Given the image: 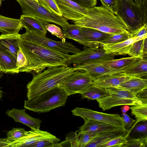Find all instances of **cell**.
Masks as SVG:
<instances>
[{
	"mask_svg": "<svg viewBox=\"0 0 147 147\" xmlns=\"http://www.w3.org/2000/svg\"><path fill=\"white\" fill-rule=\"evenodd\" d=\"M16 59L0 47V67L5 73L19 72L16 65Z\"/></svg>",
	"mask_w": 147,
	"mask_h": 147,
	"instance_id": "484cf974",
	"label": "cell"
},
{
	"mask_svg": "<svg viewBox=\"0 0 147 147\" xmlns=\"http://www.w3.org/2000/svg\"><path fill=\"white\" fill-rule=\"evenodd\" d=\"M3 93V92L0 90V99H1V98L2 97L3 94H2Z\"/></svg>",
	"mask_w": 147,
	"mask_h": 147,
	"instance_id": "f5cc1de1",
	"label": "cell"
},
{
	"mask_svg": "<svg viewBox=\"0 0 147 147\" xmlns=\"http://www.w3.org/2000/svg\"><path fill=\"white\" fill-rule=\"evenodd\" d=\"M117 88L127 90L134 94L147 88V80L140 78L133 77L121 84Z\"/></svg>",
	"mask_w": 147,
	"mask_h": 147,
	"instance_id": "cb8c5ba5",
	"label": "cell"
},
{
	"mask_svg": "<svg viewBox=\"0 0 147 147\" xmlns=\"http://www.w3.org/2000/svg\"><path fill=\"white\" fill-rule=\"evenodd\" d=\"M147 38L144 39L142 53V57L145 58L147 57Z\"/></svg>",
	"mask_w": 147,
	"mask_h": 147,
	"instance_id": "c3c4849f",
	"label": "cell"
},
{
	"mask_svg": "<svg viewBox=\"0 0 147 147\" xmlns=\"http://www.w3.org/2000/svg\"><path fill=\"white\" fill-rule=\"evenodd\" d=\"M76 71L74 67L61 66L49 67L37 74L27 85L28 100L59 86L63 81Z\"/></svg>",
	"mask_w": 147,
	"mask_h": 147,
	"instance_id": "3957f363",
	"label": "cell"
},
{
	"mask_svg": "<svg viewBox=\"0 0 147 147\" xmlns=\"http://www.w3.org/2000/svg\"><path fill=\"white\" fill-rule=\"evenodd\" d=\"M121 117L125 129L129 131L135 125L136 120L132 119L126 113H122Z\"/></svg>",
	"mask_w": 147,
	"mask_h": 147,
	"instance_id": "7bdbcfd3",
	"label": "cell"
},
{
	"mask_svg": "<svg viewBox=\"0 0 147 147\" xmlns=\"http://www.w3.org/2000/svg\"><path fill=\"white\" fill-rule=\"evenodd\" d=\"M20 48L26 57L28 65L24 72L33 76L46 68L67 66L68 55L56 51L37 44L20 35Z\"/></svg>",
	"mask_w": 147,
	"mask_h": 147,
	"instance_id": "6da1fadb",
	"label": "cell"
},
{
	"mask_svg": "<svg viewBox=\"0 0 147 147\" xmlns=\"http://www.w3.org/2000/svg\"><path fill=\"white\" fill-rule=\"evenodd\" d=\"M26 132L23 128H13L7 132L6 138L11 142L23 137Z\"/></svg>",
	"mask_w": 147,
	"mask_h": 147,
	"instance_id": "8d00e7d4",
	"label": "cell"
},
{
	"mask_svg": "<svg viewBox=\"0 0 147 147\" xmlns=\"http://www.w3.org/2000/svg\"><path fill=\"white\" fill-rule=\"evenodd\" d=\"M28 65L27 59L20 48L17 54L16 65L19 72H24Z\"/></svg>",
	"mask_w": 147,
	"mask_h": 147,
	"instance_id": "74e56055",
	"label": "cell"
},
{
	"mask_svg": "<svg viewBox=\"0 0 147 147\" xmlns=\"http://www.w3.org/2000/svg\"><path fill=\"white\" fill-rule=\"evenodd\" d=\"M20 20L22 28L46 36L47 32L46 26L49 24V22L36 17L23 14L21 16Z\"/></svg>",
	"mask_w": 147,
	"mask_h": 147,
	"instance_id": "2e32d148",
	"label": "cell"
},
{
	"mask_svg": "<svg viewBox=\"0 0 147 147\" xmlns=\"http://www.w3.org/2000/svg\"><path fill=\"white\" fill-rule=\"evenodd\" d=\"M107 92L109 94L108 95L96 100L99 107L104 111L117 106L126 105L132 106L147 101V98L136 100L127 98L116 93Z\"/></svg>",
	"mask_w": 147,
	"mask_h": 147,
	"instance_id": "8fae6325",
	"label": "cell"
},
{
	"mask_svg": "<svg viewBox=\"0 0 147 147\" xmlns=\"http://www.w3.org/2000/svg\"><path fill=\"white\" fill-rule=\"evenodd\" d=\"M78 131H71L68 133L65 138V141L70 144L71 147H78V137L77 132Z\"/></svg>",
	"mask_w": 147,
	"mask_h": 147,
	"instance_id": "ee69618b",
	"label": "cell"
},
{
	"mask_svg": "<svg viewBox=\"0 0 147 147\" xmlns=\"http://www.w3.org/2000/svg\"><path fill=\"white\" fill-rule=\"evenodd\" d=\"M102 6L116 15L118 7L119 0H100Z\"/></svg>",
	"mask_w": 147,
	"mask_h": 147,
	"instance_id": "b9f144b4",
	"label": "cell"
},
{
	"mask_svg": "<svg viewBox=\"0 0 147 147\" xmlns=\"http://www.w3.org/2000/svg\"><path fill=\"white\" fill-rule=\"evenodd\" d=\"M60 141L59 139L52 134L32 145L30 147H53L54 145Z\"/></svg>",
	"mask_w": 147,
	"mask_h": 147,
	"instance_id": "d590c367",
	"label": "cell"
},
{
	"mask_svg": "<svg viewBox=\"0 0 147 147\" xmlns=\"http://www.w3.org/2000/svg\"><path fill=\"white\" fill-rule=\"evenodd\" d=\"M1 1H4V0H0Z\"/></svg>",
	"mask_w": 147,
	"mask_h": 147,
	"instance_id": "680465c9",
	"label": "cell"
},
{
	"mask_svg": "<svg viewBox=\"0 0 147 147\" xmlns=\"http://www.w3.org/2000/svg\"><path fill=\"white\" fill-rule=\"evenodd\" d=\"M147 34L130 38L118 43L102 45L107 53H112L116 55L127 54L131 45L134 42L147 38Z\"/></svg>",
	"mask_w": 147,
	"mask_h": 147,
	"instance_id": "44dd1931",
	"label": "cell"
},
{
	"mask_svg": "<svg viewBox=\"0 0 147 147\" xmlns=\"http://www.w3.org/2000/svg\"><path fill=\"white\" fill-rule=\"evenodd\" d=\"M131 33H123L114 34L107 39L98 42L101 45L120 43L131 38Z\"/></svg>",
	"mask_w": 147,
	"mask_h": 147,
	"instance_id": "1f68e13d",
	"label": "cell"
},
{
	"mask_svg": "<svg viewBox=\"0 0 147 147\" xmlns=\"http://www.w3.org/2000/svg\"><path fill=\"white\" fill-rule=\"evenodd\" d=\"M116 55L107 53L102 46L85 47L83 51L72 55L68 54L67 65L71 64L80 65L94 62H102L114 59Z\"/></svg>",
	"mask_w": 147,
	"mask_h": 147,
	"instance_id": "8992f818",
	"label": "cell"
},
{
	"mask_svg": "<svg viewBox=\"0 0 147 147\" xmlns=\"http://www.w3.org/2000/svg\"><path fill=\"white\" fill-rule=\"evenodd\" d=\"M145 38L139 40L133 43L131 45L127 54L131 57L143 58L142 57L143 49Z\"/></svg>",
	"mask_w": 147,
	"mask_h": 147,
	"instance_id": "836d02e7",
	"label": "cell"
},
{
	"mask_svg": "<svg viewBox=\"0 0 147 147\" xmlns=\"http://www.w3.org/2000/svg\"><path fill=\"white\" fill-rule=\"evenodd\" d=\"M142 7L143 11L145 22L147 21V0H142Z\"/></svg>",
	"mask_w": 147,
	"mask_h": 147,
	"instance_id": "7dc6e473",
	"label": "cell"
},
{
	"mask_svg": "<svg viewBox=\"0 0 147 147\" xmlns=\"http://www.w3.org/2000/svg\"><path fill=\"white\" fill-rule=\"evenodd\" d=\"M62 16L67 20L79 19L87 12L86 8L70 0H55Z\"/></svg>",
	"mask_w": 147,
	"mask_h": 147,
	"instance_id": "7c38bea8",
	"label": "cell"
},
{
	"mask_svg": "<svg viewBox=\"0 0 147 147\" xmlns=\"http://www.w3.org/2000/svg\"><path fill=\"white\" fill-rule=\"evenodd\" d=\"M79 131L77 134L78 147H85L87 144L99 134L96 133L90 132L86 131Z\"/></svg>",
	"mask_w": 147,
	"mask_h": 147,
	"instance_id": "d6a6232c",
	"label": "cell"
},
{
	"mask_svg": "<svg viewBox=\"0 0 147 147\" xmlns=\"http://www.w3.org/2000/svg\"><path fill=\"white\" fill-rule=\"evenodd\" d=\"M22 28L20 19L9 18L0 15V32L3 34L18 33Z\"/></svg>",
	"mask_w": 147,
	"mask_h": 147,
	"instance_id": "d4e9b609",
	"label": "cell"
},
{
	"mask_svg": "<svg viewBox=\"0 0 147 147\" xmlns=\"http://www.w3.org/2000/svg\"><path fill=\"white\" fill-rule=\"evenodd\" d=\"M69 96L63 88L57 86L30 99L25 100L24 107L35 112L46 113L64 106Z\"/></svg>",
	"mask_w": 147,
	"mask_h": 147,
	"instance_id": "277c9868",
	"label": "cell"
},
{
	"mask_svg": "<svg viewBox=\"0 0 147 147\" xmlns=\"http://www.w3.org/2000/svg\"><path fill=\"white\" fill-rule=\"evenodd\" d=\"M1 1L0 0V6L1 5Z\"/></svg>",
	"mask_w": 147,
	"mask_h": 147,
	"instance_id": "6f0895ef",
	"label": "cell"
},
{
	"mask_svg": "<svg viewBox=\"0 0 147 147\" xmlns=\"http://www.w3.org/2000/svg\"><path fill=\"white\" fill-rule=\"evenodd\" d=\"M141 122L140 123L136 124L128 131L127 137L135 138H147V121Z\"/></svg>",
	"mask_w": 147,
	"mask_h": 147,
	"instance_id": "4dcf8cb0",
	"label": "cell"
},
{
	"mask_svg": "<svg viewBox=\"0 0 147 147\" xmlns=\"http://www.w3.org/2000/svg\"><path fill=\"white\" fill-rule=\"evenodd\" d=\"M125 0L128 1H132V0Z\"/></svg>",
	"mask_w": 147,
	"mask_h": 147,
	"instance_id": "9f6ffc18",
	"label": "cell"
},
{
	"mask_svg": "<svg viewBox=\"0 0 147 147\" xmlns=\"http://www.w3.org/2000/svg\"><path fill=\"white\" fill-rule=\"evenodd\" d=\"M34 0L35 1H36V2H37L39 3L38 1V0Z\"/></svg>",
	"mask_w": 147,
	"mask_h": 147,
	"instance_id": "db71d44e",
	"label": "cell"
},
{
	"mask_svg": "<svg viewBox=\"0 0 147 147\" xmlns=\"http://www.w3.org/2000/svg\"><path fill=\"white\" fill-rule=\"evenodd\" d=\"M48 131L33 128L27 131L22 137L11 142L7 147H30L34 143L51 135Z\"/></svg>",
	"mask_w": 147,
	"mask_h": 147,
	"instance_id": "5bb4252c",
	"label": "cell"
},
{
	"mask_svg": "<svg viewBox=\"0 0 147 147\" xmlns=\"http://www.w3.org/2000/svg\"><path fill=\"white\" fill-rule=\"evenodd\" d=\"M124 106L122 107L121 108V111L122 113H126L129 110L130 107L129 105H124Z\"/></svg>",
	"mask_w": 147,
	"mask_h": 147,
	"instance_id": "f907efd6",
	"label": "cell"
},
{
	"mask_svg": "<svg viewBox=\"0 0 147 147\" xmlns=\"http://www.w3.org/2000/svg\"><path fill=\"white\" fill-rule=\"evenodd\" d=\"M81 28V27L76 24H69L65 27L62 28V30L66 38L72 39L86 47H93L102 46L98 43L88 42L83 35Z\"/></svg>",
	"mask_w": 147,
	"mask_h": 147,
	"instance_id": "e0dca14e",
	"label": "cell"
},
{
	"mask_svg": "<svg viewBox=\"0 0 147 147\" xmlns=\"http://www.w3.org/2000/svg\"><path fill=\"white\" fill-rule=\"evenodd\" d=\"M40 4L51 13L62 16L55 0H38Z\"/></svg>",
	"mask_w": 147,
	"mask_h": 147,
	"instance_id": "e575fe53",
	"label": "cell"
},
{
	"mask_svg": "<svg viewBox=\"0 0 147 147\" xmlns=\"http://www.w3.org/2000/svg\"><path fill=\"white\" fill-rule=\"evenodd\" d=\"M1 71V67H0V72Z\"/></svg>",
	"mask_w": 147,
	"mask_h": 147,
	"instance_id": "11a10c76",
	"label": "cell"
},
{
	"mask_svg": "<svg viewBox=\"0 0 147 147\" xmlns=\"http://www.w3.org/2000/svg\"><path fill=\"white\" fill-rule=\"evenodd\" d=\"M93 80L85 72L77 70L63 81L59 86L63 88L69 96L82 94L92 85Z\"/></svg>",
	"mask_w": 147,
	"mask_h": 147,
	"instance_id": "9c48e42d",
	"label": "cell"
},
{
	"mask_svg": "<svg viewBox=\"0 0 147 147\" xmlns=\"http://www.w3.org/2000/svg\"><path fill=\"white\" fill-rule=\"evenodd\" d=\"M21 35L25 38L44 47L67 55L69 53L75 54L81 51L71 43L53 40L46 36L27 29L26 32Z\"/></svg>",
	"mask_w": 147,
	"mask_h": 147,
	"instance_id": "ba28073f",
	"label": "cell"
},
{
	"mask_svg": "<svg viewBox=\"0 0 147 147\" xmlns=\"http://www.w3.org/2000/svg\"><path fill=\"white\" fill-rule=\"evenodd\" d=\"M129 131L125 129L105 131L99 133L85 147H103L113 139L121 136H125Z\"/></svg>",
	"mask_w": 147,
	"mask_h": 147,
	"instance_id": "ffe728a7",
	"label": "cell"
},
{
	"mask_svg": "<svg viewBox=\"0 0 147 147\" xmlns=\"http://www.w3.org/2000/svg\"><path fill=\"white\" fill-rule=\"evenodd\" d=\"M21 34L19 33L0 36V47L16 59L20 49L19 42Z\"/></svg>",
	"mask_w": 147,
	"mask_h": 147,
	"instance_id": "d6986e66",
	"label": "cell"
},
{
	"mask_svg": "<svg viewBox=\"0 0 147 147\" xmlns=\"http://www.w3.org/2000/svg\"><path fill=\"white\" fill-rule=\"evenodd\" d=\"M131 114L136 119L135 125L138 123L147 120V101L132 105L130 107Z\"/></svg>",
	"mask_w": 147,
	"mask_h": 147,
	"instance_id": "f1b7e54d",
	"label": "cell"
},
{
	"mask_svg": "<svg viewBox=\"0 0 147 147\" xmlns=\"http://www.w3.org/2000/svg\"><path fill=\"white\" fill-rule=\"evenodd\" d=\"M135 3L138 5L142 6V0H134Z\"/></svg>",
	"mask_w": 147,
	"mask_h": 147,
	"instance_id": "816d5d0a",
	"label": "cell"
},
{
	"mask_svg": "<svg viewBox=\"0 0 147 147\" xmlns=\"http://www.w3.org/2000/svg\"><path fill=\"white\" fill-rule=\"evenodd\" d=\"M109 94L105 88L98 87L92 84L87 91L81 94V98L97 100Z\"/></svg>",
	"mask_w": 147,
	"mask_h": 147,
	"instance_id": "f546056e",
	"label": "cell"
},
{
	"mask_svg": "<svg viewBox=\"0 0 147 147\" xmlns=\"http://www.w3.org/2000/svg\"><path fill=\"white\" fill-rule=\"evenodd\" d=\"M26 109L13 108L8 110L5 114L8 117L13 118L15 122L22 123L31 129L40 128L41 120L39 118H35L27 114L25 112Z\"/></svg>",
	"mask_w": 147,
	"mask_h": 147,
	"instance_id": "9a60e30c",
	"label": "cell"
},
{
	"mask_svg": "<svg viewBox=\"0 0 147 147\" xmlns=\"http://www.w3.org/2000/svg\"><path fill=\"white\" fill-rule=\"evenodd\" d=\"M138 57H131L119 59H114L100 63L109 67L122 70L130 65Z\"/></svg>",
	"mask_w": 147,
	"mask_h": 147,
	"instance_id": "83f0119b",
	"label": "cell"
},
{
	"mask_svg": "<svg viewBox=\"0 0 147 147\" xmlns=\"http://www.w3.org/2000/svg\"><path fill=\"white\" fill-rule=\"evenodd\" d=\"M84 7L89 9L95 6L97 4L96 0H70Z\"/></svg>",
	"mask_w": 147,
	"mask_h": 147,
	"instance_id": "f6af8a7d",
	"label": "cell"
},
{
	"mask_svg": "<svg viewBox=\"0 0 147 147\" xmlns=\"http://www.w3.org/2000/svg\"><path fill=\"white\" fill-rule=\"evenodd\" d=\"M76 70L86 72L93 80L104 76L120 73L122 70L112 68L100 62H94L74 67Z\"/></svg>",
	"mask_w": 147,
	"mask_h": 147,
	"instance_id": "4fadbf2b",
	"label": "cell"
},
{
	"mask_svg": "<svg viewBox=\"0 0 147 147\" xmlns=\"http://www.w3.org/2000/svg\"><path fill=\"white\" fill-rule=\"evenodd\" d=\"M84 120V124L79 127L78 131H86L99 134L106 131L126 129L92 120L85 119Z\"/></svg>",
	"mask_w": 147,
	"mask_h": 147,
	"instance_id": "603a6c76",
	"label": "cell"
},
{
	"mask_svg": "<svg viewBox=\"0 0 147 147\" xmlns=\"http://www.w3.org/2000/svg\"><path fill=\"white\" fill-rule=\"evenodd\" d=\"M128 134L125 136H121L117 137L108 142L103 147H123L127 142Z\"/></svg>",
	"mask_w": 147,
	"mask_h": 147,
	"instance_id": "60d3db41",
	"label": "cell"
},
{
	"mask_svg": "<svg viewBox=\"0 0 147 147\" xmlns=\"http://www.w3.org/2000/svg\"><path fill=\"white\" fill-rule=\"evenodd\" d=\"M72 21L74 24L81 27L93 28L113 34L130 33L119 17L102 5L88 9L84 16Z\"/></svg>",
	"mask_w": 147,
	"mask_h": 147,
	"instance_id": "7a4b0ae2",
	"label": "cell"
},
{
	"mask_svg": "<svg viewBox=\"0 0 147 147\" xmlns=\"http://www.w3.org/2000/svg\"><path fill=\"white\" fill-rule=\"evenodd\" d=\"M116 15L122 20L130 33L147 23L142 7L133 0H119Z\"/></svg>",
	"mask_w": 147,
	"mask_h": 147,
	"instance_id": "5b68a950",
	"label": "cell"
},
{
	"mask_svg": "<svg viewBox=\"0 0 147 147\" xmlns=\"http://www.w3.org/2000/svg\"><path fill=\"white\" fill-rule=\"evenodd\" d=\"M71 111L73 115L80 116L84 120H94L125 129L121 117L118 114L105 113L90 109L78 107H76Z\"/></svg>",
	"mask_w": 147,
	"mask_h": 147,
	"instance_id": "30bf717a",
	"label": "cell"
},
{
	"mask_svg": "<svg viewBox=\"0 0 147 147\" xmlns=\"http://www.w3.org/2000/svg\"><path fill=\"white\" fill-rule=\"evenodd\" d=\"M81 30L85 39L92 43H98L114 35L88 28L82 27Z\"/></svg>",
	"mask_w": 147,
	"mask_h": 147,
	"instance_id": "4316f807",
	"label": "cell"
},
{
	"mask_svg": "<svg viewBox=\"0 0 147 147\" xmlns=\"http://www.w3.org/2000/svg\"><path fill=\"white\" fill-rule=\"evenodd\" d=\"M147 23L131 33L132 37H138L147 34Z\"/></svg>",
	"mask_w": 147,
	"mask_h": 147,
	"instance_id": "bcb514c9",
	"label": "cell"
},
{
	"mask_svg": "<svg viewBox=\"0 0 147 147\" xmlns=\"http://www.w3.org/2000/svg\"><path fill=\"white\" fill-rule=\"evenodd\" d=\"M47 30L56 36L64 42H66V38L63 33L62 30L59 27L51 24H48L46 26Z\"/></svg>",
	"mask_w": 147,
	"mask_h": 147,
	"instance_id": "ab89813d",
	"label": "cell"
},
{
	"mask_svg": "<svg viewBox=\"0 0 147 147\" xmlns=\"http://www.w3.org/2000/svg\"><path fill=\"white\" fill-rule=\"evenodd\" d=\"M127 142L123 147L147 146V138H135L127 137Z\"/></svg>",
	"mask_w": 147,
	"mask_h": 147,
	"instance_id": "f35d334b",
	"label": "cell"
},
{
	"mask_svg": "<svg viewBox=\"0 0 147 147\" xmlns=\"http://www.w3.org/2000/svg\"><path fill=\"white\" fill-rule=\"evenodd\" d=\"M11 142L7 138L0 139V147H7V145Z\"/></svg>",
	"mask_w": 147,
	"mask_h": 147,
	"instance_id": "681fc988",
	"label": "cell"
},
{
	"mask_svg": "<svg viewBox=\"0 0 147 147\" xmlns=\"http://www.w3.org/2000/svg\"><path fill=\"white\" fill-rule=\"evenodd\" d=\"M133 77L126 76L122 73L107 75L93 80L94 85L105 88H116L121 83Z\"/></svg>",
	"mask_w": 147,
	"mask_h": 147,
	"instance_id": "ac0fdd59",
	"label": "cell"
},
{
	"mask_svg": "<svg viewBox=\"0 0 147 147\" xmlns=\"http://www.w3.org/2000/svg\"><path fill=\"white\" fill-rule=\"evenodd\" d=\"M122 70L123 74L131 77L141 78L146 76L147 57L137 58L130 65Z\"/></svg>",
	"mask_w": 147,
	"mask_h": 147,
	"instance_id": "7402d4cb",
	"label": "cell"
},
{
	"mask_svg": "<svg viewBox=\"0 0 147 147\" xmlns=\"http://www.w3.org/2000/svg\"><path fill=\"white\" fill-rule=\"evenodd\" d=\"M20 6L23 15L36 17L56 24L62 28L69 24L63 17L54 14L34 0H16Z\"/></svg>",
	"mask_w": 147,
	"mask_h": 147,
	"instance_id": "52a82bcc",
	"label": "cell"
}]
</instances>
